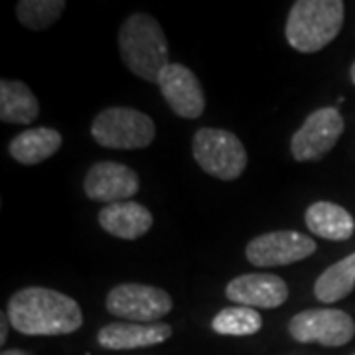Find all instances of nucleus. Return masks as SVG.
<instances>
[{"mask_svg":"<svg viewBox=\"0 0 355 355\" xmlns=\"http://www.w3.org/2000/svg\"><path fill=\"white\" fill-rule=\"evenodd\" d=\"M6 314L22 336H67L83 326V310L76 298L44 286L14 292Z\"/></svg>","mask_w":355,"mask_h":355,"instance_id":"1","label":"nucleus"},{"mask_svg":"<svg viewBox=\"0 0 355 355\" xmlns=\"http://www.w3.org/2000/svg\"><path fill=\"white\" fill-rule=\"evenodd\" d=\"M119 53L132 76L158 83L168 62V40L158 20L146 12H135L119 28Z\"/></svg>","mask_w":355,"mask_h":355,"instance_id":"2","label":"nucleus"},{"mask_svg":"<svg viewBox=\"0 0 355 355\" xmlns=\"http://www.w3.org/2000/svg\"><path fill=\"white\" fill-rule=\"evenodd\" d=\"M343 18L342 0H296L286 18V42L300 53H316L340 36Z\"/></svg>","mask_w":355,"mask_h":355,"instance_id":"3","label":"nucleus"},{"mask_svg":"<svg viewBox=\"0 0 355 355\" xmlns=\"http://www.w3.org/2000/svg\"><path fill=\"white\" fill-rule=\"evenodd\" d=\"M93 140L111 150H142L156 139V125L146 113L132 107H109L91 123Z\"/></svg>","mask_w":355,"mask_h":355,"instance_id":"4","label":"nucleus"},{"mask_svg":"<svg viewBox=\"0 0 355 355\" xmlns=\"http://www.w3.org/2000/svg\"><path fill=\"white\" fill-rule=\"evenodd\" d=\"M191 154L205 174L235 182L247 168V150L237 135L223 128L203 127L191 139Z\"/></svg>","mask_w":355,"mask_h":355,"instance_id":"5","label":"nucleus"},{"mask_svg":"<svg viewBox=\"0 0 355 355\" xmlns=\"http://www.w3.org/2000/svg\"><path fill=\"white\" fill-rule=\"evenodd\" d=\"M105 308L111 316L123 322L156 324L172 312L174 300L158 286L123 282L109 291L105 298Z\"/></svg>","mask_w":355,"mask_h":355,"instance_id":"6","label":"nucleus"},{"mask_svg":"<svg viewBox=\"0 0 355 355\" xmlns=\"http://www.w3.org/2000/svg\"><path fill=\"white\" fill-rule=\"evenodd\" d=\"M288 334L298 343L342 347L355 338V322L340 308H308L291 318Z\"/></svg>","mask_w":355,"mask_h":355,"instance_id":"7","label":"nucleus"},{"mask_svg":"<svg viewBox=\"0 0 355 355\" xmlns=\"http://www.w3.org/2000/svg\"><path fill=\"white\" fill-rule=\"evenodd\" d=\"M342 113L336 107H322L306 116L302 127L291 139V153L296 162H316L334 150L342 139Z\"/></svg>","mask_w":355,"mask_h":355,"instance_id":"8","label":"nucleus"},{"mask_svg":"<svg viewBox=\"0 0 355 355\" xmlns=\"http://www.w3.org/2000/svg\"><path fill=\"white\" fill-rule=\"evenodd\" d=\"M316 241L304 233L294 229H282L268 231L251 239L245 247V257L253 266L270 268L304 261L316 253Z\"/></svg>","mask_w":355,"mask_h":355,"instance_id":"9","label":"nucleus"},{"mask_svg":"<svg viewBox=\"0 0 355 355\" xmlns=\"http://www.w3.org/2000/svg\"><path fill=\"white\" fill-rule=\"evenodd\" d=\"M140 190L139 174L127 164L121 162H97L87 170L83 180V191L91 202H101L105 205L119 202H130Z\"/></svg>","mask_w":355,"mask_h":355,"instance_id":"10","label":"nucleus"},{"mask_svg":"<svg viewBox=\"0 0 355 355\" xmlns=\"http://www.w3.org/2000/svg\"><path fill=\"white\" fill-rule=\"evenodd\" d=\"M158 89L166 105L180 119H200L205 113V93L202 83L190 67L182 64H168L158 77Z\"/></svg>","mask_w":355,"mask_h":355,"instance_id":"11","label":"nucleus"},{"mask_svg":"<svg viewBox=\"0 0 355 355\" xmlns=\"http://www.w3.org/2000/svg\"><path fill=\"white\" fill-rule=\"evenodd\" d=\"M288 284L270 272H249L229 280L225 296L235 306L275 310L288 300Z\"/></svg>","mask_w":355,"mask_h":355,"instance_id":"12","label":"nucleus"},{"mask_svg":"<svg viewBox=\"0 0 355 355\" xmlns=\"http://www.w3.org/2000/svg\"><path fill=\"white\" fill-rule=\"evenodd\" d=\"M172 338L170 324H137V322H113L97 331V342L105 349L123 352V349H140L153 347L168 342Z\"/></svg>","mask_w":355,"mask_h":355,"instance_id":"13","label":"nucleus"},{"mask_svg":"<svg viewBox=\"0 0 355 355\" xmlns=\"http://www.w3.org/2000/svg\"><path fill=\"white\" fill-rule=\"evenodd\" d=\"M97 221L105 233L116 239L135 241L153 229L154 216L139 202H119L103 205L97 214Z\"/></svg>","mask_w":355,"mask_h":355,"instance_id":"14","label":"nucleus"},{"mask_svg":"<svg viewBox=\"0 0 355 355\" xmlns=\"http://www.w3.org/2000/svg\"><path fill=\"white\" fill-rule=\"evenodd\" d=\"M308 231L326 241H347L355 233L354 216L334 202H314L304 214Z\"/></svg>","mask_w":355,"mask_h":355,"instance_id":"15","label":"nucleus"},{"mask_svg":"<svg viewBox=\"0 0 355 355\" xmlns=\"http://www.w3.org/2000/svg\"><path fill=\"white\" fill-rule=\"evenodd\" d=\"M64 144L60 130L50 127L26 128L8 142V154L18 164L36 166L51 158Z\"/></svg>","mask_w":355,"mask_h":355,"instance_id":"16","label":"nucleus"},{"mask_svg":"<svg viewBox=\"0 0 355 355\" xmlns=\"http://www.w3.org/2000/svg\"><path fill=\"white\" fill-rule=\"evenodd\" d=\"M40 103L32 89L18 79L0 81V121L8 125H30L38 119Z\"/></svg>","mask_w":355,"mask_h":355,"instance_id":"17","label":"nucleus"},{"mask_svg":"<svg viewBox=\"0 0 355 355\" xmlns=\"http://www.w3.org/2000/svg\"><path fill=\"white\" fill-rule=\"evenodd\" d=\"M355 288V251L330 265L314 282V296L322 304H336Z\"/></svg>","mask_w":355,"mask_h":355,"instance_id":"18","label":"nucleus"},{"mask_svg":"<svg viewBox=\"0 0 355 355\" xmlns=\"http://www.w3.org/2000/svg\"><path fill=\"white\" fill-rule=\"evenodd\" d=\"M263 328V318L261 314L247 308V306H229L221 308L211 320V330L219 336H235V338H245V336H254Z\"/></svg>","mask_w":355,"mask_h":355,"instance_id":"19","label":"nucleus"},{"mask_svg":"<svg viewBox=\"0 0 355 355\" xmlns=\"http://www.w3.org/2000/svg\"><path fill=\"white\" fill-rule=\"evenodd\" d=\"M65 6V0H20L16 4V18L32 32H44L62 18Z\"/></svg>","mask_w":355,"mask_h":355,"instance_id":"20","label":"nucleus"},{"mask_svg":"<svg viewBox=\"0 0 355 355\" xmlns=\"http://www.w3.org/2000/svg\"><path fill=\"white\" fill-rule=\"evenodd\" d=\"M8 324H10V320H8V314H6V310L0 314V345H4L6 343V338H8Z\"/></svg>","mask_w":355,"mask_h":355,"instance_id":"21","label":"nucleus"},{"mask_svg":"<svg viewBox=\"0 0 355 355\" xmlns=\"http://www.w3.org/2000/svg\"><path fill=\"white\" fill-rule=\"evenodd\" d=\"M0 355H32L30 352H24V349H18V347H12V349H4Z\"/></svg>","mask_w":355,"mask_h":355,"instance_id":"22","label":"nucleus"},{"mask_svg":"<svg viewBox=\"0 0 355 355\" xmlns=\"http://www.w3.org/2000/svg\"><path fill=\"white\" fill-rule=\"evenodd\" d=\"M349 76H352V81H354V85H355V62L352 64V69H349Z\"/></svg>","mask_w":355,"mask_h":355,"instance_id":"23","label":"nucleus"},{"mask_svg":"<svg viewBox=\"0 0 355 355\" xmlns=\"http://www.w3.org/2000/svg\"><path fill=\"white\" fill-rule=\"evenodd\" d=\"M352 355H355V354H352Z\"/></svg>","mask_w":355,"mask_h":355,"instance_id":"24","label":"nucleus"}]
</instances>
